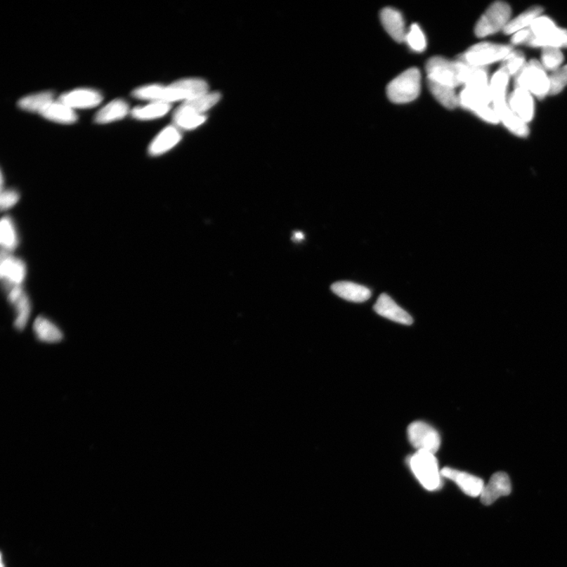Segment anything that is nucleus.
Wrapping results in <instances>:
<instances>
[{
	"label": "nucleus",
	"mask_w": 567,
	"mask_h": 567,
	"mask_svg": "<svg viewBox=\"0 0 567 567\" xmlns=\"http://www.w3.org/2000/svg\"><path fill=\"white\" fill-rule=\"evenodd\" d=\"M549 78V94L555 96L561 93L567 86V65L562 68L553 71Z\"/></svg>",
	"instance_id": "obj_34"
},
{
	"label": "nucleus",
	"mask_w": 567,
	"mask_h": 567,
	"mask_svg": "<svg viewBox=\"0 0 567 567\" xmlns=\"http://www.w3.org/2000/svg\"><path fill=\"white\" fill-rule=\"evenodd\" d=\"M383 27L389 35L398 43L406 41L407 32L402 15L393 8H384L381 12Z\"/></svg>",
	"instance_id": "obj_18"
},
{
	"label": "nucleus",
	"mask_w": 567,
	"mask_h": 567,
	"mask_svg": "<svg viewBox=\"0 0 567 567\" xmlns=\"http://www.w3.org/2000/svg\"><path fill=\"white\" fill-rule=\"evenodd\" d=\"M428 80L455 89L462 86L461 63L451 61L443 57L430 58L426 64Z\"/></svg>",
	"instance_id": "obj_9"
},
{
	"label": "nucleus",
	"mask_w": 567,
	"mask_h": 567,
	"mask_svg": "<svg viewBox=\"0 0 567 567\" xmlns=\"http://www.w3.org/2000/svg\"><path fill=\"white\" fill-rule=\"evenodd\" d=\"M205 121L206 117L204 115H185L174 118L175 126L184 129L197 128Z\"/></svg>",
	"instance_id": "obj_36"
},
{
	"label": "nucleus",
	"mask_w": 567,
	"mask_h": 567,
	"mask_svg": "<svg viewBox=\"0 0 567 567\" xmlns=\"http://www.w3.org/2000/svg\"><path fill=\"white\" fill-rule=\"evenodd\" d=\"M460 105L471 110L484 121L497 124L498 116L490 104L493 103L490 84L464 87L459 96Z\"/></svg>",
	"instance_id": "obj_2"
},
{
	"label": "nucleus",
	"mask_w": 567,
	"mask_h": 567,
	"mask_svg": "<svg viewBox=\"0 0 567 567\" xmlns=\"http://www.w3.org/2000/svg\"><path fill=\"white\" fill-rule=\"evenodd\" d=\"M508 106L525 122L533 118L534 104L531 93L523 89L516 88L508 98Z\"/></svg>",
	"instance_id": "obj_17"
},
{
	"label": "nucleus",
	"mask_w": 567,
	"mask_h": 567,
	"mask_svg": "<svg viewBox=\"0 0 567 567\" xmlns=\"http://www.w3.org/2000/svg\"><path fill=\"white\" fill-rule=\"evenodd\" d=\"M500 121L504 123L506 128L512 133L519 136V138H526L529 135V129L527 123L521 120L519 116L514 114L508 106V103L501 104V105L493 107Z\"/></svg>",
	"instance_id": "obj_21"
},
{
	"label": "nucleus",
	"mask_w": 567,
	"mask_h": 567,
	"mask_svg": "<svg viewBox=\"0 0 567 567\" xmlns=\"http://www.w3.org/2000/svg\"><path fill=\"white\" fill-rule=\"evenodd\" d=\"M40 115L49 121L66 124V125L74 124L77 120L74 110L60 100L51 102Z\"/></svg>",
	"instance_id": "obj_22"
},
{
	"label": "nucleus",
	"mask_w": 567,
	"mask_h": 567,
	"mask_svg": "<svg viewBox=\"0 0 567 567\" xmlns=\"http://www.w3.org/2000/svg\"><path fill=\"white\" fill-rule=\"evenodd\" d=\"M421 74L419 69L412 68L404 71L389 84L387 96L396 103H410L419 96Z\"/></svg>",
	"instance_id": "obj_6"
},
{
	"label": "nucleus",
	"mask_w": 567,
	"mask_h": 567,
	"mask_svg": "<svg viewBox=\"0 0 567 567\" xmlns=\"http://www.w3.org/2000/svg\"><path fill=\"white\" fill-rule=\"evenodd\" d=\"M405 42L415 51H423L426 47V37L417 24L412 25L407 32Z\"/></svg>",
	"instance_id": "obj_33"
},
{
	"label": "nucleus",
	"mask_w": 567,
	"mask_h": 567,
	"mask_svg": "<svg viewBox=\"0 0 567 567\" xmlns=\"http://www.w3.org/2000/svg\"><path fill=\"white\" fill-rule=\"evenodd\" d=\"M304 234L302 233H299L298 232V233H295L294 238H293V239H294L296 241H299V240H302L304 239Z\"/></svg>",
	"instance_id": "obj_39"
},
{
	"label": "nucleus",
	"mask_w": 567,
	"mask_h": 567,
	"mask_svg": "<svg viewBox=\"0 0 567 567\" xmlns=\"http://www.w3.org/2000/svg\"><path fill=\"white\" fill-rule=\"evenodd\" d=\"M331 289L338 296L351 302H365L371 296V292L367 287L350 282L332 284Z\"/></svg>",
	"instance_id": "obj_20"
},
{
	"label": "nucleus",
	"mask_w": 567,
	"mask_h": 567,
	"mask_svg": "<svg viewBox=\"0 0 567 567\" xmlns=\"http://www.w3.org/2000/svg\"><path fill=\"white\" fill-rule=\"evenodd\" d=\"M58 100L74 110L87 109L99 105L103 96L95 89H77L63 94Z\"/></svg>",
	"instance_id": "obj_13"
},
{
	"label": "nucleus",
	"mask_w": 567,
	"mask_h": 567,
	"mask_svg": "<svg viewBox=\"0 0 567 567\" xmlns=\"http://www.w3.org/2000/svg\"><path fill=\"white\" fill-rule=\"evenodd\" d=\"M221 99L219 93H207L188 100L182 103L174 115V118L185 115H203L202 113L207 112L217 104Z\"/></svg>",
	"instance_id": "obj_16"
},
{
	"label": "nucleus",
	"mask_w": 567,
	"mask_h": 567,
	"mask_svg": "<svg viewBox=\"0 0 567 567\" xmlns=\"http://www.w3.org/2000/svg\"><path fill=\"white\" fill-rule=\"evenodd\" d=\"M510 74L503 66L492 77L490 84L493 107L507 103L506 99Z\"/></svg>",
	"instance_id": "obj_26"
},
{
	"label": "nucleus",
	"mask_w": 567,
	"mask_h": 567,
	"mask_svg": "<svg viewBox=\"0 0 567 567\" xmlns=\"http://www.w3.org/2000/svg\"><path fill=\"white\" fill-rule=\"evenodd\" d=\"M525 57L521 51H513L504 60V67L510 76H516L526 65Z\"/></svg>",
	"instance_id": "obj_35"
},
{
	"label": "nucleus",
	"mask_w": 567,
	"mask_h": 567,
	"mask_svg": "<svg viewBox=\"0 0 567 567\" xmlns=\"http://www.w3.org/2000/svg\"><path fill=\"white\" fill-rule=\"evenodd\" d=\"M10 303L15 308V327L18 330H23L27 325L31 315L32 307L30 299L23 291L21 295L13 299Z\"/></svg>",
	"instance_id": "obj_30"
},
{
	"label": "nucleus",
	"mask_w": 567,
	"mask_h": 567,
	"mask_svg": "<svg viewBox=\"0 0 567 567\" xmlns=\"http://www.w3.org/2000/svg\"><path fill=\"white\" fill-rule=\"evenodd\" d=\"M511 493V483L508 475L504 472L494 474L481 493V503L491 505L500 497L508 496Z\"/></svg>",
	"instance_id": "obj_14"
},
{
	"label": "nucleus",
	"mask_w": 567,
	"mask_h": 567,
	"mask_svg": "<svg viewBox=\"0 0 567 567\" xmlns=\"http://www.w3.org/2000/svg\"><path fill=\"white\" fill-rule=\"evenodd\" d=\"M511 15V6L502 1L493 3L481 17L475 26V34L485 37L504 30L509 23Z\"/></svg>",
	"instance_id": "obj_8"
},
{
	"label": "nucleus",
	"mask_w": 567,
	"mask_h": 567,
	"mask_svg": "<svg viewBox=\"0 0 567 567\" xmlns=\"http://www.w3.org/2000/svg\"><path fill=\"white\" fill-rule=\"evenodd\" d=\"M408 462L410 470L426 490L429 491L438 490L443 477L435 454L417 451L410 456Z\"/></svg>",
	"instance_id": "obj_4"
},
{
	"label": "nucleus",
	"mask_w": 567,
	"mask_h": 567,
	"mask_svg": "<svg viewBox=\"0 0 567 567\" xmlns=\"http://www.w3.org/2000/svg\"><path fill=\"white\" fill-rule=\"evenodd\" d=\"M181 139L179 129L169 126L162 130L152 141L148 148V153L152 156H159L173 148Z\"/></svg>",
	"instance_id": "obj_19"
},
{
	"label": "nucleus",
	"mask_w": 567,
	"mask_h": 567,
	"mask_svg": "<svg viewBox=\"0 0 567 567\" xmlns=\"http://www.w3.org/2000/svg\"><path fill=\"white\" fill-rule=\"evenodd\" d=\"M408 439L417 451H424L436 454L441 444L438 430L422 421L412 423L408 429Z\"/></svg>",
	"instance_id": "obj_10"
},
{
	"label": "nucleus",
	"mask_w": 567,
	"mask_h": 567,
	"mask_svg": "<svg viewBox=\"0 0 567 567\" xmlns=\"http://www.w3.org/2000/svg\"><path fill=\"white\" fill-rule=\"evenodd\" d=\"M441 475L443 478L454 481L469 497H481L485 487L483 480L471 474L455 470V469L450 467L442 469Z\"/></svg>",
	"instance_id": "obj_12"
},
{
	"label": "nucleus",
	"mask_w": 567,
	"mask_h": 567,
	"mask_svg": "<svg viewBox=\"0 0 567 567\" xmlns=\"http://www.w3.org/2000/svg\"><path fill=\"white\" fill-rule=\"evenodd\" d=\"M532 32L530 29H524L514 34L511 39V43L513 44H526L528 41H529Z\"/></svg>",
	"instance_id": "obj_38"
},
{
	"label": "nucleus",
	"mask_w": 567,
	"mask_h": 567,
	"mask_svg": "<svg viewBox=\"0 0 567 567\" xmlns=\"http://www.w3.org/2000/svg\"><path fill=\"white\" fill-rule=\"evenodd\" d=\"M509 45L481 43L469 48L457 60L475 67H487V65L504 60L512 52Z\"/></svg>",
	"instance_id": "obj_7"
},
{
	"label": "nucleus",
	"mask_w": 567,
	"mask_h": 567,
	"mask_svg": "<svg viewBox=\"0 0 567 567\" xmlns=\"http://www.w3.org/2000/svg\"><path fill=\"white\" fill-rule=\"evenodd\" d=\"M207 91L208 86L204 80L188 78L176 82L168 86L148 84L136 89L133 96L139 100L171 103L193 99L195 96L208 93Z\"/></svg>",
	"instance_id": "obj_1"
},
{
	"label": "nucleus",
	"mask_w": 567,
	"mask_h": 567,
	"mask_svg": "<svg viewBox=\"0 0 567 567\" xmlns=\"http://www.w3.org/2000/svg\"><path fill=\"white\" fill-rule=\"evenodd\" d=\"M34 332L39 341L48 344L60 342L63 338L62 330L48 318L40 316L34 323Z\"/></svg>",
	"instance_id": "obj_23"
},
{
	"label": "nucleus",
	"mask_w": 567,
	"mask_h": 567,
	"mask_svg": "<svg viewBox=\"0 0 567 567\" xmlns=\"http://www.w3.org/2000/svg\"><path fill=\"white\" fill-rule=\"evenodd\" d=\"M129 107L128 103L123 100H115L103 107L95 117L98 124H107L121 120L128 115Z\"/></svg>",
	"instance_id": "obj_24"
},
{
	"label": "nucleus",
	"mask_w": 567,
	"mask_h": 567,
	"mask_svg": "<svg viewBox=\"0 0 567 567\" xmlns=\"http://www.w3.org/2000/svg\"><path fill=\"white\" fill-rule=\"evenodd\" d=\"M532 35L526 44L534 48H567V30L556 27L549 18L539 17L530 25Z\"/></svg>",
	"instance_id": "obj_3"
},
{
	"label": "nucleus",
	"mask_w": 567,
	"mask_h": 567,
	"mask_svg": "<svg viewBox=\"0 0 567 567\" xmlns=\"http://www.w3.org/2000/svg\"><path fill=\"white\" fill-rule=\"evenodd\" d=\"M0 241L4 251L11 252L18 245V236L14 221L10 217H4L0 224Z\"/></svg>",
	"instance_id": "obj_31"
},
{
	"label": "nucleus",
	"mask_w": 567,
	"mask_h": 567,
	"mask_svg": "<svg viewBox=\"0 0 567 567\" xmlns=\"http://www.w3.org/2000/svg\"><path fill=\"white\" fill-rule=\"evenodd\" d=\"M427 82L430 93L442 106L452 110L460 105L459 96L456 94L455 89L433 81L427 80Z\"/></svg>",
	"instance_id": "obj_25"
},
{
	"label": "nucleus",
	"mask_w": 567,
	"mask_h": 567,
	"mask_svg": "<svg viewBox=\"0 0 567 567\" xmlns=\"http://www.w3.org/2000/svg\"><path fill=\"white\" fill-rule=\"evenodd\" d=\"M516 89H523L530 93L543 99L549 94V78L545 73L542 63L531 60L526 63L519 73L514 76Z\"/></svg>",
	"instance_id": "obj_5"
},
{
	"label": "nucleus",
	"mask_w": 567,
	"mask_h": 567,
	"mask_svg": "<svg viewBox=\"0 0 567 567\" xmlns=\"http://www.w3.org/2000/svg\"><path fill=\"white\" fill-rule=\"evenodd\" d=\"M54 96V93L51 91H44L22 98L18 101V106L26 112L41 114L48 104L55 100Z\"/></svg>",
	"instance_id": "obj_27"
},
{
	"label": "nucleus",
	"mask_w": 567,
	"mask_h": 567,
	"mask_svg": "<svg viewBox=\"0 0 567 567\" xmlns=\"http://www.w3.org/2000/svg\"><path fill=\"white\" fill-rule=\"evenodd\" d=\"M374 309L377 315L402 325H410L413 323V318L408 313L400 307L392 298L383 293L378 298Z\"/></svg>",
	"instance_id": "obj_15"
},
{
	"label": "nucleus",
	"mask_w": 567,
	"mask_h": 567,
	"mask_svg": "<svg viewBox=\"0 0 567 567\" xmlns=\"http://www.w3.org/2000/svg\"><path fill=\"white\" fill-rule=\"evenodd\" d=\"M543 11V8L538 6L528 9L507 25L504 30V34L507 35L516 34V32L526 29L527 26L531 25L537 18L542 15Z\"/></svg>",
	"instance_id": "obj_29"
},
{
	"label": "nucleus",
	"mask_w": 567,
	"mask_h": 567,
	"mask_svg": "<svg viewBox=\"0 0 567 567\" xmlns=\"http://www.w3.org/2000/svg\"><path fill=\"white\" fill-rule=\"evenodd\" d=\"M20 199V195L15 189H6L1 191V198H0V206L2 211L10 209L14 207Z\"/></svg>",
	"instance_id": "obj_37"
},
{
	"label": "nucleus",
	"mask_w": 567,
	"mask_h": 567,
	"mask_svg": "<svg viewBox=\"0 0 567 567\" xmlns=\"http://www.w3.org/2000/svg\"><path fill=\"white\" fill-rule=\"evenodd\" d=\"M0 276L4 289L12 286L22 285L26 276L25 263L22 259L11 256L10 252L3 251Z\"/></svg>",
	"instance_id": "obj_11"
},
{
	"label": "nucleus",
	"mask_w": 567,
	"mask_h": 567,
	"mask_svg": "<svg viewBox=\"0 0 567 567\" xmlns=\"http://www.w3.org/2000/svg\"><path fill=\"white\" fill-rule=\"evenodd\" d=\"M171 107V103L151 102L147 105L135 107L131 114L133 118L138 120H152L161 118V117L167 115Z\"/></svg>",
	"instance_id": "obj_28"
},
{
	"label": "nucleus",
	"mask_w": 567,
	"mask_h": 567,
	"mask_svg": "<svg viewBox=\"0 0 567 567\" xmlns=\"http://www.w3.org/2000/svg\"><path fill=\"white\" fill-rule=\"evenodd\" d=\"M564 60L562 51L556 48H543L542 65L545 70L556 71L559 69Z\"/></svg>",
	"instance_id": "obj_32"
}]
</instances>
